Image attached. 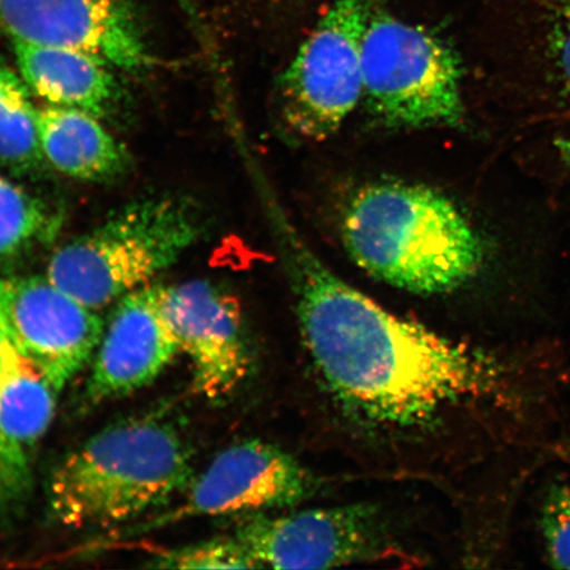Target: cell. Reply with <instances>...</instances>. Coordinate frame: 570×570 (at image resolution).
Returning a JSON list of instances; mask_svg holds the SVG:
<instances>
[{"label":"cell","mask_w":570,"mask_h":570,"mask_svg":"<svg viewBox=\"0 0 570 570\" xmlns=\"http://www.w3.org/2000/svg\"><path fill=\"white\" fill-rule=\"evenodd\" d=\"M292 279L306 348L327 386L370 422L422 426L469 399L494 394V356L395 315L297 253Z\"/></svg>","instance_id":"obj_1"},{"label":"cell","mask_w":570,"mask_h":570,"mask_svg":"<svg viewBox=\"0 0 570 570\" xmlns=\"http://www.w3.org/2000/svg\"><path fill=\"white\" fill-rule=\"evenodd\" d=\"M341 238L356 266L411 294L458 291L483 267L484 247L451 198L425 185L381 181L355 191Z\"/></svg>","instance_id":"obj_2"},{"label":"cell","mask_w":570,"mask_h":570,"mask_svg":"<svg viewBox=\"0 0 570 570\" xmlns=\"http://www.w3.org/2000/svg\"><path fill=\"white\" fill-rule=\"evenodd\" d=\"M190 445L159 413L118 422L69 453L49 476V517L66 529H111L160 510L194 479Z\"/></svg>","instance_id":"obj_3"},{"label":"cell","mask_w":570,"mask_h":570,"mask_svg":"<svg viewBox=\"0 0 570 570\" xmlns=\"http://www.w3.org/2000/svg\"><path fill=\"white\" fill-rule=\"evenodd\" d=\"M198 234L195 212L180 199L134 203L57 249L47 277L88 308L101 309L175 265Z\"/></svg>","instance_id":"obj_4"},{"label":"cell","mask_w":570,"mask_h":570,"mask_svg":"<svg viewBox=\"0 0 570 570\" xmlns=\"http://www.w3.org/2000/svg\"><path fill=\"white\" fill-rule=\"evenodd\" d=\"M363 95L383 125L458 127L465 117L458 55L425 28L368 13L362 40Z\"/></svg>","instance_id":"obj_5"},{"label":"cell","mask_w":570,"mask_h":570,"mask_svg":"<svg viewBox=\"0 0 570 570\" xmlns=\"http://www.w3.org/2000/svg\"><path fill=\"white\" fill-rule=\"evenodd\" d=\"M368 13L366 0H334L285 69L281 112L297 137H332L358 105Z\"/></svg>","instance_id":"obj_6"},{"label":"cell","mask_w":570,"mask_h":570,"mask_svg":"<svg viewBox=\"0 0 570 570\" xmlns=\"http://www.w3.org/2000/svg\"><path fill=\"white\" fill-rule=\"evenodd\" d=\"M317 487L315 476L294 455L259 440L234 444L191 479L173 509L132 527L134 532L161 529L197 517L255 514L291 508Z\"/></svg>","instance_id":"obj_7"},{"label":"cell","mask_w":570,"mask_h":570,"mask_svg":"<svg viewBox=\"0 0 570 570\" xmlns=\"http://www.w3.org/2000/svg\"><path fill=\"white\" fill-rule=\"evenodd\" d=\"M0 306L13 346L61 391L95 356L104 321L46 277L0 279Z\"/></svg>","instance_id":"obj_8"},{"label":"cell","mask_w":570,"mask_h":570,"mask_svg":"<svg viewBox=\"0 0 570 570\" xmlns=\"http://www.w3.org/2000/svg\"><path fill=\"white\" fill-rule=\"evenodd\" d=\"M262 568L326 569L373 559L383 527L372 505L247 514L234 531Z\"/></svg>","instance_id":"obj_9"},{"label":"cell","mask_w":570,"mask_h":570,"mask_svg":"<svg viewBox=\"0 0 570 570\" xmlns=\"http://www.w3.org/2000/svg\"><path fill=\"white\" fill-rule=\"evenodd\" d=\"M0 36L76 49L128 71L153 62L131 0H0Z\"/></svg>","instance_id":"obj_10"},{"label":"cell","mask_w":570,"mask_h":570,"mask_svg":"<svg viewBox=\"0 0 570 570\" xmlns=\"http://www.w3.org/2000/svg\"><path fill=\"white\" fill-rule=\"evenodd\" d=\"M160 306L178 348L194 368V387L206 401L229 399L252 372L237 298L210 282L161 288Z\"/></svg>","instance_id":"obj_11"},{"label":"cell","mask_w":570,"mask_h":570,"mask_svg":"<svg viewBox=\"0 0 570 570\" xmlns=\"http://www.w3.org/2000/svg\"><path fill=\"white\" fill-rule=\"evenodd\" d=\"M161 285H145L120 298L95 354L88 401L124 397L151 384L180 348L163 316Z\"/></svg>","instance_id":"obj_12"},{"label":"cell","mask_w":570,"mask_h":570,"mask_svg":"<svg viewBox=\"0 0 570 570\" xmlns=\"http://www.w3.org/2000/svg\"><path fill=\"white\" fill-rule=\"evenodd\" d=\"M53 384L6 341L0 370V510L30 494L33 463L55 417Z\"/></svg>","instance_id":"obj_13"},{"label":"cell","mask_w":570,"mask_h":570,"mask_svg":"<svg viewBox=\"0 0 570 570\" xmlns=\"http://www.w3.org/2000/svg\"><path fill=\"white\" fill-rule=\"evenodd\" d=\"M518 138L539 154L541 169L570 180V0L539 69L518 75Z\"/></svg>","instance_id":"obj_14"},{"label":"cell","mask_w":570,"mask_h":570,"mask_svg":"<svg viewBox=\"0 0 570 570\" xmlns=\"http://www.w3.org/2000/svg\"><path fill=\"white\" fill-rule=\"evenodd\" d=\"M21 77L47 102L104 116L117 96L109 63L76 49L13 42Z\"/></svg>","instance_id":"obj_15"},{"label":"cell","mask_w":570,"mask_h":570,"mask_svg":"<svg viewBox=\"0 0 570 570\" xmlns=\"http://www.w3.org/2000/svg\"><path fill=\"white\" fill-rule=\"evenodd\" d=\"M42 155L56 169L78 180H106L126 168V153L96 116L73 107L38 111Z\"/></svg>","instance_id":"obj_16"},{"label":"cell","mask_w":570,"mask_h":570,"mask_svg":"<svg viewBox=\"0 0 570 570\" xmlns=\"http://www.w3.org/2000/svg\"><path fill=\"white\" fill-rule=\"evenodd\" d=\"M38 111L27 83L0 67V164L18 170L39 167L42 155Z\"/></svg>","instance_id":"obj_17"},{"label":"cell","mask_w":570,"mask_h":570,"mask_svg":"<svg viewBox=\"0 0 570 570\" xmlns=\"http://www.w3.org/2000/svg\"><path fill=\"white\" fill-rule=\"evenodd\" d=\"M53 224L39 198L0 177V261L24 252L51 233Z\"/></svg>","instance_id":"obj_18"},{"label":"cell","mask_w":570,"mask_h":570,"mask_svg":"<svg viewBox=\"0 0 570 570\" xmlns=\"http://www.w3.org/2000/svg\"><path fill=\"white\" fill-rule=\"evenodd\" d=\"M149 568L159 569H261L242 541L229 537L214 538L163 552L151 560Z\"/></svg>","instance_id":"obj_19"},{"label":"cell","mask_w":570,"mask_h":570,"mask_svg":"<svg viewBox=\"0 0 570 570\" xmlns=\"http://www.w3.org/2000/svg\"><path fill=\"white\" fill-rule=\"evenodd\" d=\"M540 532L547 560L556 569H570V488L553 484L540 510Z\"/></svg>","instance_id":"obj_20"},{"label":"cell","mask_w":570,"mask_h":570,"mask_svg":"<svg viewBox=\"0 0 570 570\" xmlns=\"http://www.w3.org/2000/svg\"><path fill=\"white\" fill-rule=\"evenodd\" d=\"M7 340H9V333H7V325L3 316V311L2 306H0V370H2L3 351Z\"/></svg>","instance_id":"obj_21"}]
</instances>
